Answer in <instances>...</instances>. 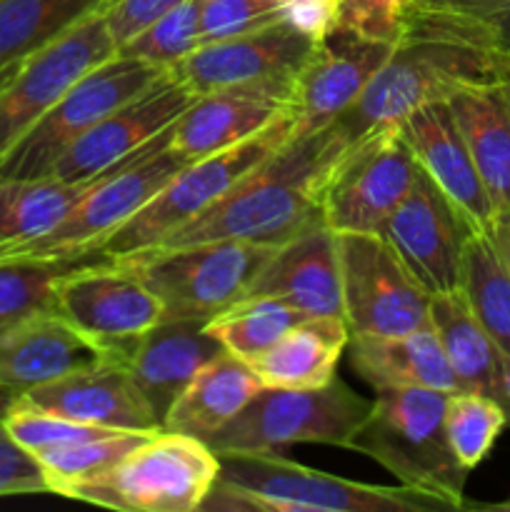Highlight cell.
I'll return each mask as SVG.
<instances>
[{"instance_id":"cell-42","label":"cell","mask_w":510,"mask_h":512,"mask_svg":"<svg viewBox=\"0 0 510 512\" xmlns=\"http://www.w3.org/2000/svg\"><path fill=\"white\" fill-rule=\"evenodd\" d=\"M43 493H50V488L40 463L35 455L20 448L0 423V498Z\"/></svg>"},{"instance_id":"cell-15","label":"cell","mask_w":510,"mask_h":512,"mask_svg":"<svg viewBox=\"0 0 510 512\" xmlns=\"http://www.w3.org/2000/svg\"><path fill=\"white\" fill-rule=\"evenodd\" d=\"M313 48V40L280 20L253 33L198 45L170 73L193 95L258 88L293 103L295 80Z\"/></svg>"},{"instance_id":"cell-40","label":"cell","mask_w":510,"mask_h":512,"mask_svg":"<svg viewBox=\"0 0 510 512\" xmlns=\"http://www.w3.org/2000/svg\"><path fill=\"white\" fill-rule=\"evenodd\" d=\"M425 0H340L338 28L395 45L408 33Z\"/></svg>"},{"instance_id":"cell-39","label":"cell","mask_w":510,"mask_h":512,"mask_svg":"<svg viewBox=\"0 0 510 512\" xmlns=\"http://www.w3.org/2000/svg\"><path fill=\"white\" fill-rule=\"evenodd\" d=\"M10 438L28 450L30 455L40 450L58 448V445L80 443V440L100 438V435L113 433V428H98V425H85L78 420L60 418V415L45 413V410L28 408L23 403H15L13 410L3 420Z\"/></svg>"},{"instance_id":"cell-9","label":"cell","mask_w":510,"mask_h":512,"mask_svg":"<svg viewBox=\"0 0 510 512\" xmlns=\"http://www.w3.org/2000/svg\"><path fill=\"white\" fill-rule=\"evenodd\" d=\"M370 403L340 378L310 390L263 388L208 445L215 453L278 450L295 443L348 448Z\"/></svg>"},{"instance_id":"cell-19","label":"cell","mask_w":510,"mask_h":512,"mask_svg":"<svg viewBox=\"0 0 510 512\" xmlns=\"http://www.w3.org/2000/svg\"><path fill=\"white\" fill-rule=\"evenodd\" d=\"M110 360L123 358L75 328L58 310L0 325V385L18 393Z\"/></svg>"},{"instance_id":"cell-6","label":"cell","mask_w":510,"mask_h":512,"mask_svg":"<svg viewBox=\"0 0 510 512\" xmlns=\"http://www.w3.org/2000/svg\"><path fill=\"white\" fill-rule=\"evenodd\" d=\"M295 135V115L288 113L230 148L190 160L180 168L128 223L120 225L98 248L100 258L125 260L155 248L183 225L198 218L223 198L243 175L258 168L268 155L283 148Z\"/></svg>"},{"instance_id":"cell-47","label":"cell","mask_w":510,"mask_h":512,"mask_svg":"<svg viewBox=\"0 0 510 512\" xmlns=\"http://www.w3.org/2000/svg\"><path fill=\"white\" fill-rule=\"evenodd\" d=\"M503 410L505 415H508V425H510V358L508 363H505V375H503Z\"/></svg>"},{"instance_id":"cell-23","label":"cell","mask_w":510,"mask_h":512,"mask_svg":"<svg viewBox=\"0 0 510 512\" xmlns=\"http://www.w3.org/2000/svg\"><path fill=\"white\" fill-rule=\"evenodd\" d=\"M288 113H293V103L270 90L230 88L195 95L170 125V148L188 160L205 158L250 138Z\"/></svg>"},{"instance_id":"cell-34","label":"cell","mask_w":510,"mask_h":512,"mask_svg":"<svg viewBox=\"0 0 510 512\" xmlns=\"http://www.w3.org/2000/svg\"><path fill=\"white\" fill-rule=\"evenodd\" d=\"M153 433H148V430H113V433L100 435V438L40 450V453H35V460L43 468L50 493L65 495L73 485L98 478L105 470L113 468L123 455H128L135 445H140Z\"/></svg>"},{"instance_id":"cell-31","label":"cell","mask_w":510,"mask_h":512,"mask_svg":"<svg viewBox=\"0 0 510 512\" xmlns=\"http://www.w3.org/2000/svg\"><path fill=\"white\" fill-rule=\"evenodd\" d=\"M85 185L45 178H0V263L15 260L63 220Z\"/></svg>"},{"instance_id":"cell-4","label":"cell","mask_w":510,"mask_h":512,"mask_svg":"<svg viewBox=\"0 0 510 512\" xmlns=\"http://www.w3.org/2000/svg\"><path fill=\"white\" fill-rule=\"evenodd\" d=\"M445 400L448 393L430 388L378 390L348 450L368 455L400 485L463 510L468 470L455 460L445 435Z\"/></svg>"},{"instance_id":"cell-24","label":"cell","mask_w":510,"mask_h":512,"mask_svg":"<svg viewBox=\"0 0 510 512\" xmlns=\"http://www.w3.org/2000/svg\"><path fill=\"white\" fill-rule=\"evenodd\" d=\"M220 353L205 320H163L135 343L128 370L160 425L198 370Z\"/></svg>"},{"instance_id":"cell-22","label":"cell","mask_w":510,"mask_h":512,"mask_svg":"<svg viewBox=\"0 0 510 512\" xmlns=\"http://www.w3.org/2000/svg\"><path fill=\"white\" fill-rule=\"evenodd\" d=\"M248 295H278L305 318H343L338 233L318 220L278 245Z\"/></svg>"},{"instance_id":"cell-21","label":"cell","mask_w":510,"mask_h":512,"mask_svg":"<svg viewBox=\"0 0 510 512\" xmlns=\"http://www.w3.org/2000/svg\"><path fill=\"white\" fill-rule=\"evenodd\" d=\"M18 403L98 428L148 433L163 428L123 360H110L25 390L18 395Z\"/></svg>"},{"instance_id":"cell-49","label":"cell","mask_w":510,"mask_h":512,"mask_svg":"<svg viewBox=\"0 0 510 512\" xmlns=\"http://www.w3.org/2000/svg\"><path fill=\"white\" fill-rule=\"evenodd\" d=\"M503 90H505V98H508V103H510V80H505Z\"/></svg>"},{"instance_id":"cell-51","label":"cell","mask_w":510,"mask_h":512,"mask_svg":"<svg viewBox=\"0 0 510 512\" xmlns=\"http://www.w3.org/2000/svg\"><path fill=\"white\" fill-rule=\"evenodd\" d=\"M508 80H510V68H508Z\"/></svg>"},{"instance_id":"cell-2","label":"cell","mask_w":510,"mask_h":512,"mask_svg":"<svg viewBox=\"0 0 510 512\" xmlns=\"http://www.w3.org/2000/svg\"><path fill=\"white\" fill-rule=\"evenodd\" d=\"M220 473L200 510L220 512H435L433 495L400 485L345 480L283 458L275 450H225Z\"/></svg>"},{"instance_id":"cell-33","label":"cell","mask_w":510,"mask_h":512,"mask_svg":"<svg viewBox=\"0 0 510 512\" xmlns=\"http://www.w3.org/2000/svg\"><path fill=\"white\" fill-rule=\"evenodd\" d=\"M300 320H305V315L278 295H245L205 320V330L225 353L250 363Z\"/></svg>"},{"instance_id":"cell-8","label":"cell","mask_w":510,"mask_h":512,"mask_svg":"<svg viewBox=\"0 0 510 512\" xmlns=\"http://www.w3.org/2000/svg\"><path fill=\"white\" fill-rule=\"evenodd\" d=\"M273 250L243 240H213L145 250L123 263L153 290L163 320H208L248 295Z\"/></svg>"},{"instance_id":"cell-30","label":"cell","mask_w":510,"mask_h":512,"mask_svg":"<svg viewBox=\"0 0 510 512\" xmlns=\"http://www.w3.org/2000/svg\"><path fill=\"white\" fill-rule=\"evenodd\" d=\"M460 290L485 333L510 358V243L505 215H500L493 233L470 230L465 238Z\"/></svg>"},{"instance_id":"cell-45","label":"cell","mask_w":510,"mask_h":512,"mask_svg":"<svg viewBox=\"0 0 510 512\" xmlns=\"http://www.w3.org/2000/svg\"><path fill=\"white\" fill-rule=\"evenodd\" d=\"M495 3V0H425V5L433 8H448V10H473L483 8V5Z\"/></svg>"},{"instance_id":"cell-28","label":"cell","mask_w":510,"mask_h":512,"mask_svg":"<svg viewBox=\"0 0 510 512\" xmlns=\"http://www.w3.org/2000/svg\"><path fill=\"white\" fill-rule=\"evenodd\" d=\"M348 340L350 330L345 318H305L263 355L250 360V368L263 388H323L335 378Z\"/></svg>"},{"instance_id":"cell-29","label":"cell","mask_w":510,"mask_h":512,"mask_svg":"<svg viewBox=\"0 0 510 512\" xmlns=\"http://www.w3.org/2000/svg\"><path fill=\"white\" fill-rule=\"evenodd\" d=\"M430 325L443 345L445 360L458 380V390H473L503 403L508 355L478 323L463 290L430 295Z\"/></svg>"},{"instance_id":"cell-5","label":"cell","mask_w":510,"mask_h":512,"mask_svg":"<svg viewBox=\"0 0 510 512\" xmlns=\"http://www.w3.org/2000/svg\"><path fill=\"white\" fill-rule=\"evenodd\" d=\"M218 473L220 458L205 440L160 428L63 498L130 512H193L208 498Z\"/></svg>"},{"instance_id":"cell-36","label":"cell","mask_w":510,"mask_h":512,"mask_svg":"<svg viewBox=\"0 0 510 512\" xmlns=\"http://www.w3.org/2000/svg\"><path fill=\"white\" fill-rule=\"evenodd\" d=\"M85 260L88 258L0 263V325L15 323L43 310H55L60 278Z\"/></svg>"},{"instance_id":"cell-20","label":"cell","mask_w":510,"mask_h":512,"mask_svg":"<svg viewBox=\"0 0 510 512\" xmlns=\"http://www.w3.org/2000/svg\"><path fill=\"white\" fill-rule=\"evenodd\" d=\"M413 150L420 170L438 185L445 198L460 210L468 225L480 233H493L498 213L480 180L468 143L460 133L448 100H435L410 113L398 125Z\"/></svg>"},{"instance_id":"cell-14","label":"cell","mask_w":510,"mask_h":512,"mask_svg":"<svg viewBox=\"0 0 510 512\" xmlns=\"http://www.w3.org/2000/svg\"><path fill=\"white\" fill-rule=\"evenodd\" d=\"M55 310L125 363L135 343L163 323V305L143 278L123 260L100 255L60 278Z\"/></svg>"},{"instance_id":"cell-10","label":"cell","mask_w":510,"mask_h":512,"mask_svg":"<svg viewBox=\"0 0 510 512\" xmlns=\"http://www.w3.org/2000/svg\"><path fill=\"white\" fill-rule=\"evenodd\" d=\"M420 165L398 125H385L345 145L320 190V213L335 233H380L413 188Z\"/></svg>"},{"instance_id":"cell-26","label":"cell","mask_w":510,"mask_h":512,"mask_svg":"<svg viewBox=\"0 0 510 512\" xmlns=\"http://www.w3.org/2000/svg\"><path fill=\"white\" fill-rule=\"evenodd\" d=\"M495 213L510 215V103L503 83L470 85L448 98Z\"/></svg>"},{"instance_id":"cell-27","label":"cell","mask_w":510,"mask_h":512,"mask_svg":"<svg viewBox=\"0 0 510 512\" xmlns=\"http://www.w3.org/2000/svg\"><path fill=\"white\" fill-rule=\"evenodd\" d=\"M260 390L263 383L250 363L223 350L190 380L165 415L163 428L208 443Z\"/></svg>"},{"instance_id":"cell-48","label":"cell","mask_w":510,"mask_h":512,"mask_svg":"<svg viewBox=\"0 0 510 512\" xmlns=\"http://www.w3.org/2000/svg\"><path fill=\"white\" fill-rule=\"evenodd\" d=\"M478 508H483V510H508L510 512V500H505V503H495V505H478Z\"/></svg>"},{"instance_id":"cell-35","label":"cell","mask_w":510,"mask_h":512,"mask_svg":"<svg viewBox=\"0 0 510 512\" xmlns=\"http://www.w3.org/2000/svg\"><path fill=\"white\" fill-rule=\"evenodd\" d=\"M505 425L508 415L490 395L455 390L445 400V435L455 460L468 473L488 458Z\"/></svg>"},{"instance_id":"cell-11","label":"cell","mask_w":510,"mask_h":512,"mask_svg":"<svg viewBox=\"0 0 510 512\" xmlns=\"http://www.w3.org/2000/svg\"><path fill=\"white\" fill-rule=\"evenodd\" d=\"M165 70L115 53L80 78L0 160V178H45L55 160L105 115L143 93Z\"/></svg>"},{"instance_id":"cell-12","label":"cell","mask_w":510,"mask_h":512,"mask_svg":"<svg viewBox=\"0 0 510 512\" xmlns=\"http://www.w3.org/2000/svg\"><path fill=\"white\" fill-rule=\"evenodd\" d=\"M118 53L103 13H93L10 68L0 70V160L78 83Z\"/></svg>"},{"instance_id":"cell-41","label":"cell","mask_w":510,"mask_h":512,"mask_svg":"<svg viewBox=\"0 0 510 512\" xmlns=\"http://www.w3.org/2000/svg\"><path fill=\"white\" fill-rule=\"evenodd\" d=\"M273 23H280L278 0H203L200 45L253 33Z\"/></svg>"},{"instance_id":"cell-13","label":"cell","mask_w":510,"mask_h":512,"mask_svg":"<svg viewBox=\"0 0 510 512\" xmlns=\"http://www.w3.org/2000/svg\"><path fill=\"white\" fill-rule=\"evenodd\" d=\"M350 335H403L430 325V293L378 233H338Z\"/></svg>"},{"instance_id":"cell-50","label":"cell","mask_w":510,"mask_h":512,"mask_svg":"<svg viewBox=\"0 0 510 512\" xmlns=\"http://www.w3.org/2000/svg\"><path fill=\"white\" fill-rule=\"evenodd\" d=\"M505 223H508V243H510V215H505Z\"/></svg>"},{"instance_id":"cell-17","label":"cell","mask_w":510,"mask_h":512,"mask_svg":"<svg viewBox=\"0 0 510 512\" xmlns=\"http://www.w3.org/2000/svg\"><path fill=\"white\" fill-rule=\"evenodd\" d=\"M468 220L445 198L443 190L420 170L403 203L388 215L380 238L430 295L460 288L463 245Z\"/></svg>"},{"instance_id":"cell-32","label":"cell","mask_w":510,"mask_h":512,"mask_svg":"<svg viewBox=\"0 0 510 512\" xmlns=\"http://www.w3.org/2000/svg\"><path fill=\"white\" fill-rule=\"evenodd\" d=\"M108 0H0V70L53 43Z\"/></svg>"},{"instance_id":"cell-18","label":"cell","mask_w":510,"mask_h":512,"mask_svg":"<svg viewBox=\"0 0 510 512\" xmlns=\"http://www.w3.org/2000/svg\"><path fill=\"white\" fill-rule=\"evenodd\" d=\"M390 53L393 45L343 28L315 43L295 80V135L318 133L348 113Z\"/></svg>"},{"instance_id":"cell-44","label":"cell","mask_w":510,"mask_h":512,"mask_svg":"<svg viewBox=\"0 0 510 512\" xmlns=\"http://www.w3.org/2000/svg\"><path fill=\"white\" fill-rule=\"evenodd\" d=\"M278 10L285 25L320 43L338 28L340 0H278Z\"/></svg>"},{"instance_id":"cell-3","label":"cell","mask_w":510,"mask_h":512,"mask_svg":"<svg viewBox=\"0 0 510 512\" xmlns=\"http://www.w3.org/2000/svg\"><path fill=\"white\" fill-rule=\"evenodd\" d=\"M508 68V55L413 23L353 108L333 125L345 143H353L375 128L400 125L418 108L448 100L460 88L505 83Z\"/></svg>"},{"instance_id":"cell-1","label":"cell","mask_w":510,"mask_h":512,"mask_svg":"<svg viewBox=\"0 0 510 512\" xmlns=\"http://www.w3.org/2000/svg\"><path fill=\"white\" fill-rule=\"evenodd\" d=\"M345 145L348 143L340 138L335 125L318 133L293 135L205 213L155 248H180L213 240H243L270 248L288 243L323 220L320 190L330 163Z\"/></svg>"},{"instance_id":"cell-7","label":"cell","mask_w":510,"mask_h":512,"mask_svg":"<svg viewBox=\"0 0 510 512\" xmlns=\"http://www.w3.org/2000/svg\"><path fill=\"white\" fill-rule=\"evenodd\" d=\"M188 163V158L170 148L168 128L123 165L93 180L63 220L15 260L93 258L100 245Z\"/></svg>"},{"instance_id":"cell-38","label":"cell","mask_w":510,"mask_h":512,"mask_svg":"<svg viewBox=\"0 0 510 512\" xmlns=\"http://www.w3.org/2000/svg\"><path fill=\"white\" fill-rule=\"evenodd\" d=\"M418 20L428 28L448 33L453 38L483 45L510 58V0H495L473 10H448L423 5Z\"/></svg>"},{"instance_id":"cell-46","label":"cell","mask_w":510,"mask_h":512,"mask_svg":"<svg viewBox=\"0 0 510 512\" xmlns=\"http://www.w3.org/2000/svg\"><path fill=\"white\" fill-rule=\"evenodd\" d=\"M18 390L13 388H5V385H0V423L5 420V415L13 410V405L18 403Z\"/></svg>"},{"instance_id":"cell-16","label":"cell","mask_w":510,"mask_h":512,"mask_svg":"<svg viewBox=\"0 0 510 512\" xmlns=\"http://www.w3.org/2000/svg\"><path fill=\"white\" fill-rule=\"evenodd\" d=\"M195 95L165 70L133 100L105 115L95 128L80 135L50 168V175L70 185H85L133 158L180 118Z\"/></svg>"},{"instance_id":"cell-43","label":"cell","mask_w":510,"mask_h":512,"mask_svg":"<svg viewBox=\"0 0 510 512\" xmlns=\"http://www.w3.org/2000/svg\"><path fill=\"white\" fill-rule=\"evenodd\" d=\"M180 3L183 0H108L100 13H103L110 35L120 50L140 30L148 28L153 20H158L160 15H165Z\"/></svg>"},{"instance_id":"cell-37","label":"cell","mask_w":510,"mask_h":512,"mask_svg":"<svg viewBox=\"0 0 510 512\" xmlns=\"http://www.w3.org/2000/svg\"><path fill=\"white\" fill-rule=\"evenodd\" d=\"M200 5L203 0H183L130 38L118 53L170 70L200 45Z\"/></svg>"},{"instance_id":"cell-25","label":"cell","mask_w":510,"mask_h":512,"mask_svg":"<svg viewBox=\"0 0 510 512\" xmlns=\"http://www.w3.org/2000/svg\"><path fill=\"white\" fill-rule=\"evenodd\" d=\"M350 368L378 390L430 388L455 393L458 380L445 360L433 325L403 335H350Z\"/></svg>"}]
</instances>
